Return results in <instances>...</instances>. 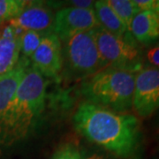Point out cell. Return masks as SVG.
I'll return each mask as SVG.
<instances>
[{
    "instance_id": "cell-11",
    "label": "cell",
    "mask_w": 159,
    "mask_h": 159,
    "mask_svg": "<svg viewBox=\"0 0 159 159\" xmlns=\"http://www.w3.org/2000/svg\"><path fill=\"white\" fill-rule=\"evenodd\" d=\"M20 34L9 24L0 29V76L17 66L20 57Z\"/></svg>"
},
{
    "instance_id": "cell-5",
    "label": "cell",
    "mask_w": 159,
    "mask_h": 159,
    "mask_svg": "<svg viewBox=\"0 0 159 159\" xmlns=\"http://www.w3.org/2000/svg\"><path fill=\"white\" fill-rule=\"evenodd\" d=\"M97 49L106 67L122 69L137 73L143 67L142 46L130 32L117 36L97 26L92 29Z\"/></svg>"
},
{
    "instance_id": "cell-3",
    "label": "cell",
    "mask_w": 159,
    "mask_h": 159,
    "mask_svg": "<svg viewBox=\"0 0 159 159\" xmlns=\"http://www.w3.org/2000/svg\"><path fill=\"white\" fill-rule=\"evenodd\" d=\"M135 74L122 69L105 67L82 80L80 93L86 102L115 112H129L133 109Z\"/></svg>"
},
{
    "instance_id": "cell-17",
    "label": "cell",
    "mask_w": 159,
    "mask_h": 159,
    "mask_svg": "<svg viewBox=\"0 0 159 159\" xmlns=\"http://www.w3.org/2000/svg\"><path fill=\"white\" fill-rule=\"evenodd\" d=\"M143 66L159 69V40L143 52Z\"/></svg>"
},
{
    "instance_id": "cell-1",
    "label": "cell",
    "mask_w": 159,
    "mask_h": 159,
    "mask_svg": "<svg viewBox=\"0 0 159 159\" xmlns=\"http://www.w3.org/2000/svg\"><path fill=\"white\" fill-rule=\"evenodd\" d=\"M75 130L118 159H142L144 135L135 114L119 113L90 102L80 103L73 117Z\"/></svg>"
},
{
    "instance_id": "cell-13",
    "label": "cell",
    "mask_w": 159,
    "mask_h": 159,
    "mask_svg": "<svg viewBox=\"0 0 159 159\" xmlns=\"http://www.w3.org/2000/svg\"><path fill=\"white\" fill-rule=\"evenodd\" d=\"M95 13L98 25L117 36H124L129 32L125 24L120 20L111 7L109 6L107 0H100L95 2Z\"/></svg>"
},
{
    "instance_id": "cell-19",
    "label": "cell",
    "mask_w": 159,
    "mask_h": 159,
    "mask_svg": "<svg viewBox=\"0 0 159 159\" xmlns=\"http://www.w3.org/2000/svg\"><path fill=\"white\" fill-rule=\"evenodd\" d=\"M136 6L137 10L140 11H152L155 9L157 0H133Z\"/></svg>"
},
{
    "instance_id": "cell-10",
    "label": "cell",
    "mask_w": 159,
    "mask_h": 159,
    "mask_svg": "<svg viewBox=\"0 0 159 159\" xmlns=\"http://www.w3.org/2000/svg\"><path fill=\"white\" fill-rule=\"evenodd\" d=\"M29 66L30 60L20 57L15 68L8 74L0 76V140L7 110Z\"/></svg>"
},
{
    "instance_id": "cell-14",
    "label": "cell",
    "mask_w": 159,
    "mask_h": 159,
    "mask_svg": "<svg viewBox=\"0 0 159 159\" xmlns=\"http://www.w3.org/2000/svg\"><path fill=\"white\" fill-rule=\"evenodd\" d=\"M107 3L120 20L125 24L127 30L130 29L131 23L139 12L133 0H107Z\"/></svg>"
},
{
    "instance_id": "cell-21",
    "label": "cell",
    "mask_w": 159,
    "mask_h": 159,
    "mask_svg": "<svg viewBox=\"0 0 159 159\" xmlns=\"http://www.w3.org/2000/svg\"><path fill=\"white\" fill-rule=\"evenodd\" d=\"M81 159H104L103 157L97 153H83L81 154Z\"/></svg>"
},
{
    "instance_id": "cell-15",
    "label": "cell",
    "mask_w": 159,
    "mask_h": 159,
    "mask_svg": "<svg viewBox=\"0 0 159 159\" xmlns=\"http://www.w3.org/2000/svg\"><path fill=\"white\" fill-rule=\"evenodd\" d=\"M47 34L35 31H24L20 34V57L30 60L39 46L43 36Z\"/></svg>"
},
{
    "instance_id": "cell-2",
    "label": "cell",
    "mask_w": 159,
    "mask_h": 159,
    "mask_svg": "<svg viewBox=\"0 0 159 159\" xmlns=\"http://www.w3.org/2000/svg\"><path fill=\"white\" fill-rule=\"evenodd\" d=\"M47 86L45 77L30 66L7 110L0 146L10 147L34 132L45 108Z\"/></svg>"
},
{
    "instance_id": "cell-6",
    "label": "cell",
    "mask_w": 159,
    "mask_h": 159,
    "mask_svg": "<svg viewBox=\"0 0 159 159\" xmlns=\"http://www.w3.org/2000/svg\"><path fill=\"white\" fill-rule=\"evenodd\" d=\"M159 109V69L143 66L135 74L133 111L140 118L152 116Z\"/></svg>"
},
{
    "instance_id": "cell-20",
    "label": "cell",
    "mask_w": 159,
    "mask_h": 159,
    "mask_svg": "<svg viewBox=\"0 0 159 159\" xmlns=\"http://www.w3.org/2000/svg\"><path fill=\"white\" fill-rule=\"evenodd\" d=\"M69 5L72 7L85 9V10H94L95 9V1L91 0H74L69 1Z\"/></svg>"
},
{
    "instance_id": "cell-16",
    "label": "cell",
    "mask_w": 159,
    "mask_h": 159,
    "mask_svg": "<svg viewBox=\"0 0 159 159\" xmlns=\"http://www.w3.org/2000/svg\"><path fill=\"white\" fill-rule=\"evenodd\" d=\"M30 1L0 0V26L18 16Z\"/></svg>"
},
{
    "instance_id": "cell-7",
    "label": "cell",
    "mask_w": 159,
    "mask_h": 159,
    "mask_svg": "<svg viewBox=\"0 0 159 159\" xmlns=\"http://www.w3.org/2000/svg\"><path fill=\"white\" fill-rule=\"evenodd\" d=\"M30 66L45 78L59 77L64 67L62 42L54 33L43 36L30 58Z\"/></svg>"
},
{
    "instance_id": "cell-9",
    "label": "cell",
    "mask_w": 159,
    "mask_h": 159,
    "mask_svg": "<svg viewBox=\"0 0 159 159\" xmlns=\"http://www.w3.org/2000/svg\"><path fill=\"white\" fill-rule=\"evenodd\" d=\"M55 13L47 5L29 2L23 11L8 24L20 32L35 31L43 34L53 33Z\"/></svg>"
},
{
    "instance_id": "cell-18",
    "label": "cell",
    "mask_w": 159,
    "mask_h": 159,
    "mask_svg": "<svg viewBox=\"0 0 159 159\" xmlns=\"http://www.w3.org/2000/svg\"><path fill=\"white\" fill-rule=\"evenodd\" d=\"M51 159H81V153L74 144L66 143L53 154Z\"/></svg>"
},
{
    "instance_id": "cell-4",
    "label": "cell",
    "mask_w": 159,
    "mask_h": 159,
    "mask_svg": "<svg viewBox=\"0 0 159 159\" xmlns=\"http://www.w3.org/2000/svg\"><path fill=\"white\" fill-rule=\"evenodd\" d=\"M65 74L70 79L85 80L106 67L92 30L62 42Z\"/></svg>"
},
{
    "instance_id": "cell-12",
    "label": "cell",
    "mask_w": 159,
    "mask_h": 159,
    "mask_svg": "<svg viewBox=\"0 0 159 159\" xmlns=\"http://www.w3.org/2000/svg\"><path fill=\"white\" fill-rule=\"evenodd\" d=\"M129 32L140 45L148 46L159 40V14L155 11L138 12Z\"/></svg>"
},
{
    "instance_id": "cell-8",
    "label": "cell",
    "mask_w": 159,
    "mask_h": 159,
    "mask_svg": "<svg viewBox=\"0 0 159 159\" xmlns=\"http://www.w3.org/2000/svg\"><path fill=\"white\" fill-rule=\"evenodd\" d=\"M99 26L95 10L79 9L72 6L65 7L55 13L53 33L61 42L73 35L87 32Z\"/></svg>"
}]
</instances>
